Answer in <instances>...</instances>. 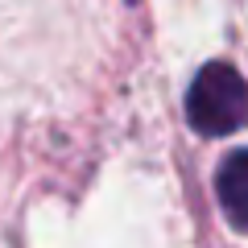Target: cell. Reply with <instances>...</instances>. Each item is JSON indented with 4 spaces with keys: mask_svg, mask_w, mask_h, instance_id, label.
Here are the masks:
<instances>
[{
    "mask_svg": "<svg viewBox=\"0 0 248 248\" xmlns=\"http://www.w3.org/2000/svg\"><path fill=\"white\" fill-rule=\"evenodd\" d=\"M186 120L203 137H232L248 124V83L232 62H207L186 91Z\"/></svg>",
    "mask_w": 248,
    "mask_h": 248,
    "instance_id": "obj_1",
    "label": "cell"
},
{
    "mask_svg": "<svg viewBox=\"0 0 248 248\" xmlns=\"http://www.w3.org/2000/svg\"><path fill=\"white\" fill-rule=\"evenodd\" d=\"M215 195H219V207L232 228L248 232V149L223 157L219 174H215Z\"/></svg>",
    "mask_w": 248,
    "mask_h": 248,
    "instance_id": "obj_2",
    "label": "cell"
}]
</instances>
